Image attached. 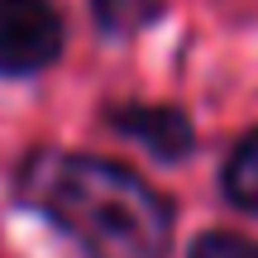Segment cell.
Returning a JSON list of instances; mask_svg holds the SVG:
<instances>
[{
	"label": "cell",
	"instance_id": "cell-1",
	"mask_svg": "<svg viewBox=\"0 0 258 258\" xmlns=\"http://www.w3.org/2000/svg\"><path fill=\"white\" fill-rule=\"evenodd\" d=\"M19 191L86 258H167L172 206L139 172L91 153H34Z\"/></svg>",
	"mask_w": 258,
	"mask_h": 258
},
{
	"label": "cell",
	"instance_id": "cell-2",
	"mask_svg": "<svg viewBox=\"0 0 258 258\" xmlns=\"http://www.w3.org/2000/svg\"><path fill=\"white\" fill-rule=\"evenodd\" d=\"M62 53V15L48 0H0V77H29Z\"/></svg>",
	"mask_w": 258,
	"mask_h": 258
},
{
	"label": "cell",
	"instance_id": "cell-3",
	"mask_svg": "<svg viewBox=\"0 0 258 258\" xmlns=\"http://www.w3.org/2000/svg\"><path fill=\"white\" fill-rule=\"evenodd\" d=\"M110 124L120 129V134L139 139V144L153 158H163V163H182L196 148L191 120H186L177 105H120V110H110Z\"/></svg>",
	"mask_w": 258,
	"mask_h": 258
},
{
	"label": "cell",
	"instance_id": "cell-4",
	"mask_svg": "<svg viewBox=\"0 0 258 258\" xmlns=\"http://www.w3.org/2000/svg\"><path fill=\"white\" fill-rule=\"evenodd\" d=\"M225 196H230L239 211L258 215V129L234 144L230 163H225Z\"/></svg>",
	"mask_w": 258,
	"mask_h": 258
},
{
	"label": "cell",
	"instance_id": "cell-5",
	"mask_svg": "<svg viewBox=\"0 0 258 258\" xmlns=\"http://www.w3.org/2000/svg\"><path fill=\"white\" fill-rule=\"evenodd\" d=\"M91 15L105 34H139L163 15V0H91Z\"/></svg>",
	"mask_w": 258,
	"mask_h": 258
},
{
	"label": "cell",
	"instance_id": "cell-6",
	"mask_svg": "<svg viewBox=\"0 0 258 258\" xmlns=\"http://www.w3.org/2000/svg\"><path fill=\"white\" fill-rule=\"evenodd\" d=\"M186 258H258V239H244V234H230V230H211L191 244Z\"/></svg>",
	"mask_w": 258,
	"mask_h": 258
}]
</instances>
